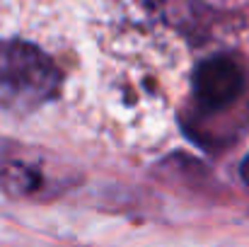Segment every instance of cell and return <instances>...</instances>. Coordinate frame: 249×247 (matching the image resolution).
<instances>
[{
	"label": "cell",
	"instance_id": "6da1fadb",
	"mask_svg": "<svg viewBox=\"0 0 249 247\" xmlns=\"http://www.w3.org/2000/svg\"><path fill=\"white\" fill-rule=\"evenodd\" d=\"M63 85L58 66L34 44L22 39L0 41V102L29 112L51 102Z\"/></svg>",
	"mask_w": 249,
	"mask_h": 247
},
{
	"label": "cell",
	"instance_id": "7a4b0ae2",
	"mask_svg": "<svg viewBox=\"0 0 249 247\" xmlns=\"http://www.w3.org/2000/svg\"><path fill=\"white\" fill-rule=\"evenodd\" d=\"M245 90V71L230 56H211L194 73V95L206 109L230 107Z\"/></svg>",
	"mask_w": 249,
	"mask_h": 247
},
{
	"label": "cell",
	"instance_id": "3957f363",
	"mask_svg": "<svg viewBox=\"0 0 249 247\" xmlns=\"http://www.w3.org/2000/svg\"><path fill=\"white\" fill-rule=\"evenodd\" d=\"M2 182L7 187V191H15V194H27V191H34L39 187V172L29 165L22 163H12L5 167L2 172Z\"/></svg>",
	"mask_w": 249,
	"mask_h": 247
},
{
	"label": "cell",
	"instance_id": "277c9868",
	"mask_svg": "<svg viewBox=\"0 0 249 247\" xmlns=\"http://www.w3.org/2000/svg\"><path fill=\"white\" fill-rule=\"evenodd\" d=\"M240 174H242V182L249 187V155L242 160V167H240Z\"/></svg>",
	"mask_w": 249,
	"mask_h": 247
}]
</instances>
